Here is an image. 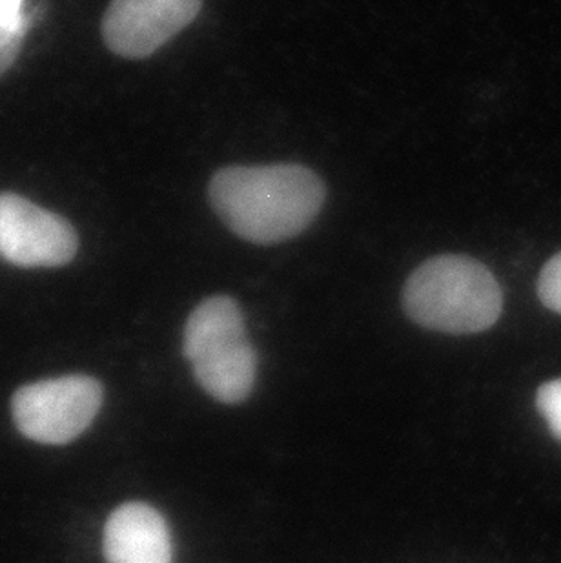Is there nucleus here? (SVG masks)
Listing matches in <instances>:
<instances>
[{"label": "nucleus", "instance_id": "obj_1", "mask_svg": "<svg viewBox=\"0 0 561 563\" xmlns=\"http://www.w3.org/2000/svg\"><path fill=\"white\" fill-rule=\"evenodd\" d=\"M208 197L213 212L238 238L276 245L316 221L327 188L307 166H227L216 172Z\"/></svg>", "mask_w": 561, "mask_h": 563}, {"label": "nucleus", "instance_id": "obj_2", "mask_svg": "<svg viewBox=\"0 0 561 563\" xmlns=\"http://www.w3.org/2000/svg\"><path fill=\"white\" fill-rule=\"evenodd\" d=\"M403 309L414 323L443 334H477L504 310V294L493 272L469 255H436L403 287Z\"/></svg>", "mask_w": 561, "mask_h": 563}, {"label": "nucleus", "instance_id": "obj_3", "mask_svg": "<svg viewBox=\"0 0 561 563\" xmlns=\"http://www.w3.org/2000/svg\"><path fill=\"white\" fill-rule=\"evenodd\" d=\"M183 354L202 390L219 404H243L254 390L257 354L235 299L212 296L191 310Z\"/></svg>", "mask_w": 561, "mask_h": 563}, {"label": "nucleus", "instance_id": "obj_4", "mask_svg": "<svg viewBox=\"0 0 561 563\" xmlns=\"http://www.w3.org/2000/svg\"><path fill=\"white\" fill-rule=\"evenodd\" d=\"M105 388L85 374L30 383L11 398V416L22 437L43 445H66L94 423Z\"/></svg>", "mask_w": 561, "mask_h": 563}, {"label": "nucleus", "instance_id": "obj_5", "mask_svg": "<svg viewBox=\"0 0 561 563\" xmlns=\"http://www.w3.org/2000/svg\"><path fill=\"white\" fill-rule=\"evenodd\" d=\"M79 238L57 213L26 197L0 194V255L21 268H58L75 260Z\"/></svg>", "mask_w": 561, "mask_h": 563}, {"label": "nucleus", "instance_id": "obj_6", "mask_svg": "<svg viewBox=\"0 0 561 563\" xmlns=\"http://www.w3.org/2000/svg\"><path fill=\"white\" fill-rule=\"evenodd\" d=\"M202 0H112L102 38L124 59H146L196 21Z\"/></svg>", "mask_w": 561, "mask_h": 563}, {"label": "nucleus", "instance_id": "obj_7", "mask_svg": "<svg viewBox=\"0 0 561 563\" xmlns=\"http://www.w3.org/2000/svg\"><path fill=\"white\" fill-rule=\"evenodd\" d=\"M108 563H174V543L165 516L143 501L122 504L105 526Z\"/></svg>", "mask_w": 561, "mask_h": 563}, {"label": "nucleus", "instance_id": "obj_8", "mask_svg": "<svg viewBox=\"0 0 561 563\" xmlns=\"http://www.w3.org/2000/svg\"><path fill=\"white\" fill-rule=\"evenodd\" d=\"M30 26L26 0H0V75L15 63Z\"/></svg>", "mask_w": 561, "mask_h": 563}, {"label": "nucleus", "instance_id": "obj_9", "mask_svg": "<svg viewBox=\"0 0 561 563\" xmlns=\"http://www.w3.org/2000/svg\"><path fill=\"white\" fill-rule=\"evenodd\" d=\"M536 407L546 420L549 431L561 441V379L541 385L536 396Z\"/></svg>", "mask_w": 561, "mask_h": 563}, {"label": "nucleus", "instance_id": "obj_10", "mask_svg": "<svg viewBox=\"0 0 561 563\" xmlns=\"http://www.w3.org/2000/svg\"><path fill=\"white\" fill-rule=\"evenodd\" d=\"M538 298L547 309L561 313V252L543 266L538 279Z\"/></svg>", "mask_w": 561, "mask_h": 563}]
</instances>
